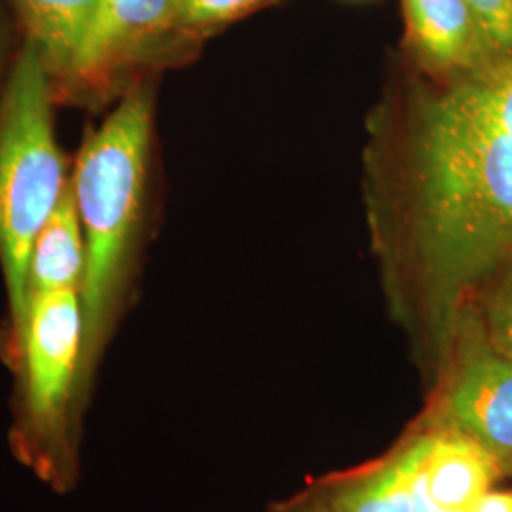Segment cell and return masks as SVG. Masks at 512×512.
Returning a JSON list of instances; mask_svg holds the SVG:
<instances>
[{"label":"cell","mask_w":512,"mask_h":512,"mask_svg":"<svg viewBox=\"0 0 512 512\" xmlns=\"http://www.w3.org/2000/svg\"><path fill=\"white\" fill-rule=\"evenodd\" d=\"M274 2L277 0H179V33L186 42L200 40Z\"/></svg>","instance_id":"13"},{"label":"cell","mask_w":512,"mask_h":512,"mask_svg":"<svg viewBox=\"0 0 512 512\" xmlns=\"http://www.w3.org/2000/svg\"><path fill=\"white\" fill-rule=\"evenodd\" d=\"M475 298L490 342L512 359V253L482 283Z\"/></svg>","instance_id":"12"},{"label":"cell","mask_w":512,"mask_h":512,"mask_svg":"<svg viewBox=\"0 0 512 512\" xmlns=\"http://www.w3.org/2000/svg\"><path fill=\"white\" fill-rule=\"evenodd\" d=\"M467 512H512V490H488Z\"/></svg>","instance_id":"16"},{"label":"cell","mask_w":512,"mask_h":512,"mask_svg":"<svg viewBox=\"0 0 512 512\" xmlns=\"http://www.w3.org/2000/svg\"><path fill=\"white\" fill-rule=\"evenodd\" d=\"M152 118L150 92L145 86L131 88L105 122L88 133L76 158L71 186L86 239L80 289L86 325L82 378L90 374L109 336L139 238Z\"/></svg>","instance_id":"2"},{"label":"cell","mask_w":512,"mask_h":512,"mask_svg":"<svg viewBox=\"0 0 512 512\" xmlns=\"http://www.w3.org/2000/svg\"><path fill=\"white\" fill-rule=\"evenodd\" d=\"M84 274L86 239L69 179L61 200L33 243L27 275L29 298L40 293L80 291Z\"/></svg>","instance_id":"10"},{"label":"cell","mask_w":512,"mask_h":512,"mask_svg":"<svg viewBox=\"0 0 512 512\" xmlns=\"http://www.w3.org/2000/svg\"><path fill=\"white\" fill-rule=\"evenodd\" d=\"M431 440L433 435L416 440L380 471L340 494L338 512H412V482Z\"/></svg>","instance_id":"11"},{"label":"cell","mask_w":512,"mask_h":512,"mask_svg":"<svg viewBox=\"0 0 512 512\" xmlns=\"http://www.w3.org/2000/svg\"><path fill=\"white\" fill-rule=\"evenodd\" d=\"M448 336L446 416L454 429L490 450L503 473L512 461V359L490 342L473 300L458 311Z\"/></svg>","instance_id":"5"},{"label":"cell","mask_w":512,"mask_h":512,"mask_svg":"<svg viewBox=\"0 0 512 512\" xmlns=\"http://www.w3.org/2000/svg\"><path fill=\"white\" fill-rule=\"evenodd\" d=\"M25 42L40 55L54 92L69 82L99 0H10Z\"/></svg>","instance_id":"8"},{"label":"cell","mask_w":512,"mask_h":512,"mask_svg":"<svg viewBox=\"0 0 512 512\" xmlns=\"http://www.w3.org/2000/svg\"><path fill=\"white\" fill-rule=\"evenodd\" d=\"M503 473H511L512 475V461L509 465H505V467H503Z\"/></svg>","instance_id":"17"},{"label":"cell","mask_w":512,"mask_h":512,"mask_svg":"<svg viewBox=\"0 0 512 512\" xmlns=\"http://www.w3.org/2000/svg\"><path fill=\"white\" fill-rule=\"evenodd\" d=\"M406 48L431 78L478 73L503 57L465 0H403Z\"/></svg>","instance_id":"7"},{"label":"cell","mask_w":512,"mask_h":512,"mask_svg":"<svg viewBox=\"0 0 512 512\" xmlns=\"http://www.w3.org/2000/svg\"><path fill=\"white\" fill-rule=\"evenodd\" d=\"M55 92L37 50L23 42L0 105V264L14 330L29 304V258L69 179L54 129Z\"/></svg>","instance_id":"3"},{"label":"cell","mask_w":512,"mask_h":512,"mask_svg":"<svg viewBox=\"0 0 512 512\" xmlns=\"http://www.w3.org/2000/svg\"><path fill=\"white\" fill-rule=\"evenodd\" d=\"M10 50H12V25L6 18L4 10L0 8V105H2V95H4V88H6V80H8V73L12 67L10 61Z\"/></svg>","instance_id":"15"},{"label":"cell","mask_w":512,"mask_h":512,"mask_svg":"<svg viewBox=\"0 0 512 512\" xmlns=\"http://www.w3.org/2000/svg\"><path fill=\"white\" fill-rule=\"evenodd\" d=\"M365 198L376 253L448 332L512 253V57L454 78L420 73L380 103Z\"/></svg>","instance_id":"1"},{"label":"cell","mask_w":512,"mask_h":512,"mask_svg":"<svg viewBox=\"0 0 512 512\" xmlns=\"http://www.w3.org/2000/svg\"><path fill=\"white\" fill-rule=\"evenodd\" d=\"M503 59L512 57V0H465Z\"/></svg>","instance_id":"14"},{"label":"cell","mask_w":512,"mask_h":512,"mask_svg":"<svg viewBox=\"0 0 512 512\" xmlns=\"http://www.w3.org/2000/svg\"><path fill=\"white\" fill-rule=\"evenodd\" d=\"M501 475V463L490 450L452 427L433 435L425 458L427 488L444 512H467Z\"/></svg>","instance_id":"9"},{"label":"cell","mask_w":512,"mask_h":512,"mask_svg":"<svg viewBox=\"0 0 512 512\" xmlns=\"http://www.w3.org/2000/svg\"><path fill=\"white\" fill-rule=\"evenodd\" d=\"M80 291L33 294L19 327L25 366V410L40 440H61L84 365Z\"/></svg>","instance_id":"4"},{"label":"cell","mask_w":512,"mask_h":512,"mask_svg":"<svg viewBox=\"0 0 512 512\" xmlns=\"http://www.w3.org/2000/svg\"><path fill=\"white\" fill-rule=\"evenodd\" d=\"M177 14L179 0H99L63 92H103L129 67L184 44Z\"/></svg>","instance_id":"6"}]
</instances>
